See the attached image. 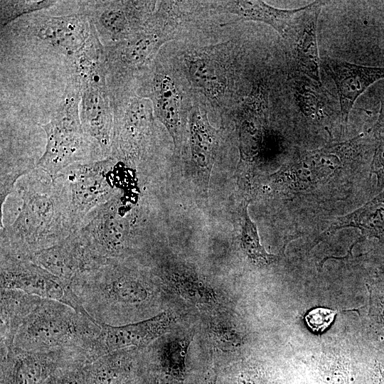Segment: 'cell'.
Segmentation results:
<instances>
[{
	"mask_svg": "<svg viewBox=\"0 0 384 384\" xmlns=\"http://www.w3.org/2000/svg\"><path fill=\"white\" fill-rule=\"evenodd\" d=\"M19 190L23 204L14 221L1 230V255L29 260L63 241L73 230L51 178L43 186Z\"/></svg>",
	"mask_w": 384,
	"mask_h": 384,
	"instance_id": "1",
	"label": "cell"
},
{
	"mask_svg": "<svg viewBox=\"0 0 384 384\" xmlns=\"http://www.w3.org/2000/svg\"><path fill=\"white\" fill-rule=\"evenodd\" d=\"M122 260H110L71 282L82 306L100 325L127 324L129 312L153 298L148 282L134 274Z\"/></svg>",
	"mask_w": 384,
	"mask_h": 384,
	"instance_id": "2",
	"label": "cell"
},
{
	"mask_svg": "<svg viewBox=\"0 0 384 384\" xmlns=\"http://www.w3.org/2000/svg\"><path fill=\"white\" fill-rule=\"evenodd\" d=\"M101 331L90 316L63 303L42 299L19 328L14 346L35 352L82 351L92 363Z\"/></svg>",
	"mask_w": 384,
	"mask_h": 384,
	"instance_id": "3",
	"label": "cell"
},
{
	"mask_svg": "<svg viewBox=\"0 0 384 384\" xmlns=\"http://www.w3.org/2000/svg\"><path fill=\"white\" fill-rule=\"evenodd\" d=\"M74 76L80 85V118L85 134L97 144L103 158L110 156L114 109L107 82L104 46L91 42L76 58Z\"/></svg>",
	"mask_w": 384,
	"mask_h": 384,
	"instance_id": "4",
	"label": "cell"
},
{
	"mask_svg": "<svg viewBox=\"0 0 384 384\" xmlns=\"http://www.w3.org/2000/svg\"><path fill=\"white\" fill-rule=\"evenodd\" d=\"M364 134L319 149L295 152L277 172L276 183L289 194L307 195L358 162Z\"/></svg>",
	"mask_w": 384,
	"mask_h": 384,
	"instance_id": "5",
	"label": "cell"
},
{
	"mask_svg": "<svg viewBox=\"0 0 384 384\" xmlns=\"http://www.w3.org/2000/svg\"><path fill=\"white\" fill-rule=\"evenodd\" d=\"M80 82L73 76L60 107L50 121L42 125L46 144L36 166L51 178L71 165L96 161L91 157L92 139L85 134L80 122Z\"/></svg>",
	"mask_w": 384,
	"mask_h": 384,
	"instance_id": "6",
	"label": "cell"
},
{
	"mask_svg": "<svg viewBox=\"0 0 384 384\" xmlns=\"http://www.w3.org/2000/svg\"><path fill=\"white\" fill-rule=\"evenodd\" d=\"M120 161L109 156L71 165L52 181L65 206L73 232L88 214L118 191Z\"/></svg>",
	"mask_w": 384,
	"mask_h": 384,
	"instance_id": "7",
	"label": "cell"
},
{
	"mask_svg": "<svg viewBox=\"0 0 384 384\" xmlns=\"http://www.w3.org/2000/svg\"><path fill=\"white\" fill-rule=\"evenodd\" d=\"M1 289L18 290L57 301L90 316L74 293L71 283L29 260L1 255Z\"/></svg>",
	"mask_w": 384,
	"mask_h": 384,
	"instance_id": "8",
	"label": "cell"
},
{
	"mask_svg": "<svg viewBox=\"0 0 384 384\" xmlns=\"http://www.w3.org/2000/svg\"><path fill=\"white\" fill-rule=\"evenodd\" d=\"M324 5V1H316L299 8L282 37L291 74L313 81L318 86L321 85V82L316 31Z\"/></svg>",
	"mask_w": 384,
	"mask_h": 384,
	"instance_id": "9",
	"label": "cell"
},
{
	"mask_svg": "<svg viewBox=\"0 0 384 384\" xmlns=\"http://www.w3.org/2000/svg\"><path fill=\"white\" fill-rule=\"evenodd\" d=\"M154 1H87L80 4L84 14L104 46L122 41L143 28Z\"/></svg>",
	"mask_w": 384,
	"mask_h": 384,
	"instance_id": "10",
	"label": "cell"
},
{
	"mask_svg": "<svg viewBox=\"0 0 384 384\" xmlns=\"http://www.w3.org/2000/svg\"><path fill=\"white\" fill-rule=\"evenodd\" d=\"M168 40L169 37L150 18L139 31L122 41L104 46L110 94L126 75L145 65Z\"/></svg>",
	"mask_w": 384,
	"mask_h": 384,
	"instance_id": "11",
	"label": "cell"
},
{
	"mask_svg": "<svg viewBox=\"0 0 384 384\" xmlns=\"http://www.w3.org/2000/svg\"><path fill=\"white\" fill-rule=\"evenodd\" d=\"M3 384H43L59 367L86 365L87 353L60 350L48 352L24 351L13 347L1 354Z\"/></svg>",
	"mask_w": 384,
	"mask_h": 384,
	"instance_id": "12",
	"label": "cell"
},
{
	"mask_svg": "<svg viewBox=\"0 0 384 384\" xmlns=\"http://www.w3.org/2000/svg\"><path fill=\"white\" fill-rule=\"evenodd\" d=\"M26 32L75 60L87 45L92 26L87 17L80 11L69 15L38 17L28 26Z\"/></svg>",
	"mask_w": 384,
	"mask_h": 384,
	"instance_id": "13",
	"label": "cell"
},
{
	"mask_svg": "<svg viewBox=\"0 0 384 384\" xmlns=\"http://www.w3.org/2000/svg\"><path fill=\"white\" fill-rule=\"evenodd\" d=\"M321 67L336 85L343 131L357 99L374 82L384 79V67L360 65L329 56L321 58Z\"/></svg>",
	"mask_w": 384,
	"mask_h": 384,
	"instance_id": "14",
	"label": "cell"
},
{
	"mask_svg": "<svg viewBox=\"0 0 384 384\" xmlns=\"http://www.w3.org/2000/svg\"><path fill=\"white\" fill-rule=\"evenodd\" d=\"M173 322L172 315L164 311L122 326L100 325L102 331L95 347L96 357L121 349L142 348L167 332Z\"/></svg>",
	"mask_w": 384,
	"mask_h": 384,
	"instance_id": "15",
	"label": "cell"
},
{
	"mask_svg": "<svg viewBox=\"0 0 384 384\" xmlns=\"http://www.w3.org/2000/svg\"><path fill=\"white\" fill-rule=\"evenodd\" d=\"M29 260L70 283L78 275L100 266L75 231L58 244L34 253Z\"/></svg>",
	"mask_w": 384,
	"mask_h": 384,
	"instance_id": "16",
	"label": "cell"
},
{
	"mask_svg": "<svg viewBox=\"0 0 384 384\" xmlns=\"http://www.w3.org/2000/svg\"><path fill=\"white\" fill-rule=\"evenodd\" d=\"M191 161L198 178L208 186L219 144V131L210 123L207 112L193 108L188 121Z\"/></svg>",
	"mask_w": 384,
	"mask_h": 384,
	"instance_id": "17",
	"label": "cell"
},
{
	"mask_svg": "<svg viewBox=\"0 0 384 384\" xmlns=\"http://www.w3.org/2000/svg\"><path fill=\"white\" fill-rule=\"evenodd\" d=\"M150 99L153 112L180 149L182 141L181 96L174 80L164 73H155L151 82Z\"/></svg>",
	"mask_w": 384,
	"mask_h": 384,
	"instance_id": "18",
	"label": "cell"
},
{
	"mask_svg": "<svg viewBox=\"0 0 384 384\" xmlns=\"http://www.w3.org/2000/svg\"><path fill=\"white\" fill-rule=\"evenodd\" d=\"M348 228L361 231L360 238L353 245L372 238L384 240V190L356 210L336 218L324 235Z\"/></svg>",
	"mask_w": 384,
	"mask_h": 384,
	"instance_id": "19",
	"label": "cell"
},
{
	"mask_svg": "<svg viewBox=\"0 0 384 384\" xmlns=\"http://www.w3.org/2000/svg\"><path fill=\"white\" fill-rule=\"evenodd\" d=\"M216 10L235 16L240 20L267 24L283 37L299 8L281 9L262 1L235 0L220 1Z\"/></svg>",
	"mask_w": 384,
	"mask_h": 384,
	"instance_id": "20",
	"label": "cell"
},
{
	"mask_svg": "<svg viewBox=\"0 0 384 384\" xmlns=\"http://www.w3.org/2000/svg\"><path fill=\"white\" fill-rule=\"evenodd\" d=\"M41 298L12 289H1V354L14 347L15 336Z\"/></svg>",
	"mask_w": 384,
	"mask_h": 384,
	"instance_id": "21",
	"label": "cell"
},
{
	"mask_svg": "<svg viewBox=\"0 0 384 384\" xmlns=\"http://www.w3.org/2000/svg\"><path fill=\"white\" fill-rule=\"evenodd\" d=\"M137 349L114 351L85 365L86 384H132L134 377V354Z\"/></svg>",
	"mask_w": 384,
	"mask_h": 384,
	"instance_id": "22",
	"label": "cell"
},
{
	"mask_svg": "<svg viewBox=\"0 0 384 384\" xmlns=\"http://www.w3.org/2000/svg\"><path fill=\"white\" fill-rule=\"evenodd\" d=\"M184 63L192 84L210 98L225 92L226 78L223 67L207 51L193 50L184 57Z\"/></svg>",
	"mask_w": 384,
	"mask_h": 384,
	"instance_id": "23",
	"label": "cell"
},
{
	"mask_svg": "<svg viewBox=\"0 0 384 384\" xmlns=\"http://www.w3.org/2000/svg\"><path fill=\"white\" fill-rule=\"evenodd\" d=\"M240 245L245 254L255 264L267 265L277 259L276 255L267 252L262 245L257 226L247 212V204L242 210Z\"/></svg>",
	"mask_w": 384,
	"mask_h": 384,
	"instance_id": "24",
	"label": "cell"
},
{
	"mask_svg": "<svg viewBox=\"0 0 384 384\" xmlns=\"http://www.w3.org/2000/svg\"><path fill=\"white\" fill-rule=\"evenodd\" d=\"M371 134L373 142V154L370 166V174L376 178V188L382 191L384 187V92L380 98V108Z\"/></svg>",
	"mask_w": 384,
	"mask_h": 384,
	"instance_id": "25",
	"label": "cell"
},
{
	"mask_svg": "<svg viewBox=\"0 0 384 384\" xmlns=\"http://www.w3.org/2000/svg\"><path fill=\"white\" fill-rule=\"evenodd\" d=\"M58 1H0V25L3 28L23 15L48 9Z\"/></svg>",
	"mask_w": 384,
	"mask_h": 384,
	"instance_id": "26",
	"label": "cell"
},
{
	"mask_svg": "<svg viewBox=\"0 0 384 384\" xmlns=\"http://www.w3.org/2000/svg\"><path fill=\"white\" fill-rule=\"evenodd\" d=\"M336 313L334 310L318 307L307 313L305 321L312 331L321 333L331 325Z\"/></svg>",
	"mask_w": 384,
	"mask_h": 384,
	"instance_id": "27",
	"label": "cell"
},
{
	"mask_svg": "<svg viewBox=\"0 0 384 384\" xmlns=\"http://www.w3.org/2000/svg\"><path fill=\"white\" fill-rule=\"evenodd\" d=\"M365 384H384V363L373 367L365 379Z\"/></svg>",
	"mask_w": 384,
	"mask_h": 384,
	"instance_id": "28",
	"label": "cell"
},
{
	"mask_svg": "<svg viewBox=\"0 0 384 384\" xmlns=\"http://www.w3.org/2000/svg\"><path fill=\"white\" fill-rule=\"evenodd\" d=\"M199 384H218V373L214 366L207 367L202 373Z\"/></svg>",
	"mask_w": 384,
	"mask_h": 384,
	"instance_id": "29",
	"label": "cell"
}]
</instances>
